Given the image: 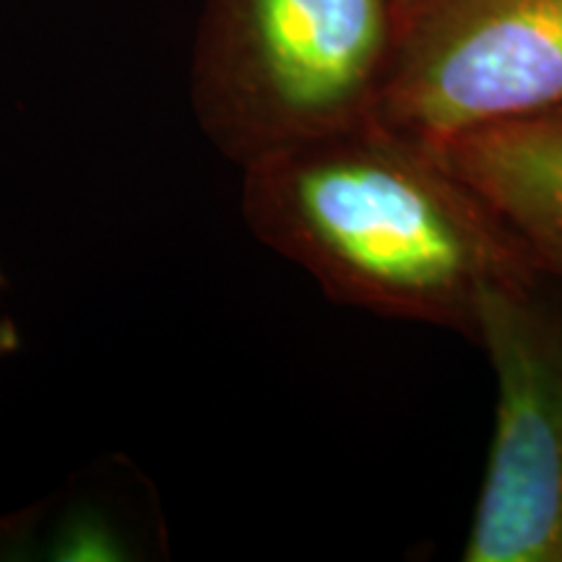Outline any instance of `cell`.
<instances>
[{"label":"cell","mask_w":562,"mask_h":562,"mask_svg":"<svg viewBox=\"0 0 562 562\" xmlns=\"http://www.w3.org/2000/svg\"><path fill=\"white\" fill-rule=\"evenodd\" d=\"M243 214L336 297L383 313L472 321L480 284L503 273L487 211L372 121L243 167Z\"/></svg>","instance_id":"1"},{"label":"cell","mask_w":562,"mask_h":562,"mask_svg":"<svg viewBox=\"0 0 562 562\" xmlns=\"http://www.w3.org/2000/svg\"><path fill=\"white\" fill-rule=\"evenodd\" d=\"M402 24L393 0H206L193 104L243 167L372 121Z\"/></svg>","instance_id":"2"},{"label":"cell","mask_w":562,"mask_h":562,"mask_svg":"<svg viewBox=\"0 0 562 562\" xmlns=\"http://www.w3.org/2000/svg\"><path fill=\"white\" fill-rule=\"evenodd\" d=\"M562 108V0H438L406 21L372 123L432 149Z\"/></svg>","instance_id":"3"},{"label":"cell","mask_w":562,"mask_h":562,"mask_svg":"<svg viewBox=\"0 0 562 562\" xmlns=\"http://www.w3.org/2000/svg\"><path fill=\"white\" fill-rule=\"evenodd\" d=\"M472 323L497 378L495 438L467 562H562V362L505 273L474 297Z\"/></svg>","instance_id":"4"},{"label":"cell","mask_w":562,"mask_h":562,"mask_svg":"<svg viewBox=\"0 0 562 562\" xmlns=\"http://www.w3.org/2000/svg\"><path fill=\"white\" fill-rule=\"evenodd\" d=\"M427 151L490 220L562 271V108L463 133Z\"/></svg>","instance_id":"5"},{"label":"cell","mask_w":562,"mask_h":562,"mask_svg":"<svg viewBox=\"0 0 562 562\" xmlns=\"http://www.w3.org/2000/svg\"><path fill=\"white\" fill-rule=\"evenodd\" d=\"M5 290H9V277H5L3 266H0V297H3ZM19 349H21V334L16 323H13L9 315L0 313V360L16 355Z\"/></svg>","instance_id":"6"},{"label":"cell","mask_w":562,"mask_h":562,"mask_svg":"<svg viewBox=\"0 0 562 562\" xmlns=\"http://www.w3.org/2000/svg\"><path fill=\"white\" fill-rule=\"evenodd\" d=\"M37 516V508L21 510V513H11V516H0V547L9 544L11 539H16L30 529V524Z\"/></svg>","instance_id":"7"},{"label":"cell","mask_w":562,"mask_h":562,"mask_svg":"<svg viewBox=\"0 0 562 562\" xmlns=\"http://www.w3.org/2000/svg\"><path fill=\"white\" fill-rule=\"evenodd\" d=\"M435 3H438V0H393V5H396V13H398V24L402 26Z\"/></svg>","instance_id":"8"}]
</instances>
